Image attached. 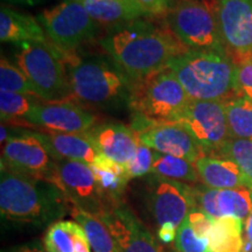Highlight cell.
I'll return each mask as SVG.
<instances>
[{
    "mask_svg": "<svg viewBox=\"0 0 252 252\" xmlns=\"http://www.w3.org/2000/svg\"><path fill=\"white\" fill-rule=\"evenodd\" d=\"M220 156L231 160L239 167L252 189V139H230Z\"/></svg>",
    "mask_w": 252,
    "mask_h": 252,
    "instance_id": "f546056e",
    "label": "cell"
},
{
    "mask_svg": "<svg viewBox=\"0 0 252 252\" xmlns=\"http://www.w3.org/2000/svg\"><path fill=\"white\" fill-rule=\"evenodd\" d=\"M72 97L98 106L130 103L134 82L109 58L63 55Z\"/></svg>",
    "mask_w": 252,
    "mask_h": 252,
    "instance_id": "277c9868",
    "label": "cell"
},
{
    "mask_svg": "<svg viewBox=\"0 0 252 252\" xmlns=\"http://www.w3.org/2000/svg\"><path fill=\"white\" fill-rule=\"evenodd\" d=\"M236 97L252 98V59L236 64Z\"/></svg>",
    "mask_w": 252,
    "mask_h": 252,
    "instance_id": "836d02e7",
    "label": "cell"
},
{
    "mask_svg": "<svg viewBox=\"0 0 252 252\" xmlns=\"http://www.w3.org/2000/svg\"><path fill=\"white\" fill-rule=\"evenodd\" d=\"M138 137L156 152L182 158L193 163L204 156L200 145L178 123L147 125L138 132Z\"/></svg>",
    "mask_w": 252,
    "mask_h": 252,
    "instance_id": "2e32d148",
    "label": "cell"
},
{
    "mask_svg": "<svg viewBox=\"0 0 252 252\" xmlns=\"http://www.w3.org/2000/svg\"><path fill=\"white\" fill-rule=\"evenodd\" d=\"M243 223L235 216L214 219L207 236L212 252H241L244 245Z\"/></svg>",
    "mask_w": 252,
    "mask_h": 252,
    "instance_id": "cb8c5ba5",
    "label": "cell"
},
{
    "mask_svg": "<svg viewBox=\"0 0 252 252\" xmlns=\"http://www.w3.org/2000/svg\"><path fill=\"white\" fill-rule=\"evenodd\" d=\"M166 68L184 87L191 100H223L236 94V65L224 53L187 49Z\"/></svg>",
    "mask_w": 252,
    "mask_h": 252,
    "instance_id": "3957f363",
    "label": "cell"
},
{
    "mask_svg": "<svg viewBox=\"0 0 252 252\" xmlns=\"http://www.w3.org/2000/svg\"><path fill=\"white\" fill-rule=\"evenodd\" d=\"M214 11L228 58L235 65L252 59V0H217Z\"/></svg>",
    "mask_w": 252,
    "mask_h": 252,
    "instance_id": "4fadbf2b",
    "label": "cell"
},
{
    "mask_svg": "<svg viewBox=\"0 0 252 252\" xmlns=\"http://www.w3.org/2000/svg\"><path fill=\"white\" fill-rule=\"evenodd\" d=\"M47 252H91L89 239L76 220H60L48 226L43 236Z\"/></svg>",
    "mask_w": 252,
    "mask_h": 252,
    "instance_id": "7402d4cb",
    "label": "cell"
},
{
    "mask_svg": "<svg viewBox=\"0 0 252 252\" xmlns=\"http://www.w3.org/2000/svg\"><path fill=\"white\" fill-rule=\"evenodd\" d=\"M41 103H43V100L34 94L0 91V113H1L2 124L9 123L15 127L17 126L32 127L30 123L26 122V116Z\"/></svg>",
    "mask_w": 252,
    "mask_h": 252,
    "instance_id": "484cf974",
    "label": "cell"
},
{
    "mask_svg": "<svg viewBox=\"0 0 252 252\" xmlns=\"http://www.w3.org/2000/svg\"><path fill=\"white\" fill-rule=\"evenodd\" d=\"M4 252H47V251L43 250L39 244L28 243V244L18 245V247H13Z\"/></svg>",
    "mask_w": 252,
    "mask_h": 252,
    "instance_id": "74e56055",
    "label": "cell"
},
{
    "mask_svg": "<svg viewBox=\"0 0 252 252\" xmlns=\"http://www.w3.org/2000/svg\"><path fill=\"white\" fill-rule=\"evenodd\" d=\"M178 228L173 223H165L158 228V238L162 244H171L175 242Z\"/></svg>",
    "mask_w": 252,
    "mask_h": 252,
    "instance_id": "8d00e7d4",
    "label": "cell"
},
{
    "mask_svg": "<svg viewBox=\"0 0 252 252\" xmlns=\"http://www.w3.org/2000/svg\"><path fill=\"white\" fill-rule=\"evenodd\" d=\"M96 23L121 26L138 20L146 12L135 0H80Z\"/></svg>",
    "mask_w": 252,
    "mask_h": 252,
    "instance_id": "44dd1931",
    "label": "cell"
},
{
    "mask_svg": "<svg viewBox=\"0 0 252 252\" xmlns=\"http://www.w3.org/2000/svg\"><path fill=\"white\" fill-rule=\"evenodd\" d=\"M200 181L213 189L249 187V182L239 167L225 158L203 156L195 161Z\"/></svg>",
    "mask_w": 252,
    "mask_h": 252,
    "instance_id": "d6986e66",
    "label": "cell"
},
{
    "mask_svg": "<svg viewBox=\"0 0 252 252\" xmlns=\"http://www.w3.org/2000/svg\"><path fill=\"white\" fill-rule=\"evenodd\" d=\"M71 203L52 182L1 168L0 212L15 224L45 226L70 213Z\"/></svg>",
    "mask_w": 252,
    "mask_h": 252,
    "instance_id": "7a4b0ae2",
    "label": "cell"
},
{
    "mask_svg": "<svg viewBox=\"0 0 252 252\" xmlns=\"http://www.w3.org/2000/svg\"><path fill=\"white\" fill-rule=\"evenodd\" d=\"M15 59L34 93L43 102L62 103L72 97L62 54L48 42L18 43Z\"/></svg>",
    "mask_w": 252,
    "mask_h": 252,
    "instance_id": "8992f818",
    "label": "cell"
},
{
    "mask_svg": "<svg viewBox=\"0 0 252 252\" xmlns=\"http://www.w3.org/2000/svg\"><path fill=\"white\" fill-rule=\"evenodd\" d=\"M153 154L154 151L152 149L139 141L137 152L130 161L124 166L126 178L128 179V181L133 180V179L144 178L150 174L151 168H152Z\"/></svg>",
    "mask_w": 252,
    "mask_h": 252,
    "instance_id": "d6a6232c",
    "label": "cell"
},
{
    "mask_svg": "<svg viewBox=\"0 0 252 252\" xmlns=\"http://www.w3.org/2000/svg\"><path fill=\"white\" fill-rule=\"evenodd\" d=\"M100 220L109 228L121 252H165L152 232L124 204L115 208Z\"/></svg>",
    "mask_w": 252,
    "mask_h": 252,
    "instance_id": "9a60e30c",
    "label": "cell"
},
{
    "mask_svg": "<svg viewBox=\"0 0 252 252\" xmlns=\"http://www.w3.org/2000/svg\"><path fill=\"white\" fill-rule=\"evenodd\" d=\"M187 220L191 226V229L194 230L195 234L198 237L207 238L208 234H209V230L212 228L214 219L208 216L207 214H204L202 210L198 209L196 207L188 214Z\"/></svg>",
    "mask_w": 252,
    "mask_h": 252,
    "instance_id": "e575fe53",
    "label": "cell"
},
{
    "mask_svg": "<svg viewBox=\"0 0 252 252\" xmlns=\"http://www.w3.org/2000/svg\"><path fill=\"white\" fill-rule=\"evenodd\" d=\"M244 224V241H252V212Z\"/></svg>",
    "mask_w": 252,
    "mask_h": 252,
    "instance_id": "f35d334b",
    "label": "cell"
},
{
    "mask_svg": "<svg viewBox=\"0 0 252 252\" xmlns=\"http://www.w3.org/2000/svg\"><path fill=\"white\" fill-rule=\"evenodd\" d=\"M1 168L58 186V161L37 132L11 127V137L1 149Z\"/></svg>",
    "mask_w": 252,
    "mask_h": 252,
    "instance_id": "30bf717a",
    "label": "cell"
},
{
    "mask_svg": "<svg viewBox=\"0 0 252 252\" xmlns=\"http://www.w3.org/2000/svg\"><path fill=\"white\" fill-rule=\"evenodd\" d=\"M52 46L63 55H70L96 35L97 23L80 0H62L36 17Z\"/></svg>",
    "mask_w": 252,
    "mask_h": 252,
    "instance_id": "ba28073f",
    "label": "cell"
},
{
    "mask_svg": "<svg viewBox=\"0 0 252 252\" xmlns=\"http://www.w3.org/2000/svg\"><path fill=\"white\" fill-rule=\"evenodd\" d=\"M0 40L18 45L27 41L47 42V36L36 18L2 5L0 8Z\"/></svg>",
    "mask_w": 252,
    "mask_h": 252,
    "instance_id": "ffe728a7",
    "label": "cell"
},
{
    "mask_svg": "<svg viewBox=\"0 0 252 252\" xmlns=\"http://www.w3.org/2000/svg\"><path fill=\"white\" fill-rule=\"evenodd\" d=\"M100 46L133 82L165 68L169 60L188 49L169 34V30L163 31L141 19L113 27Z\"/></svg>",
    "mask_w": 252,
    "mask_h": 252,
    "instance_id": "6da1fadb",
    "label": "cell"
},
{
    "mask_svg": "<svg viewBox=\"0 0 252 252\" xmlns=\"http://www.w3.org/2000/svg\"><path fill=\"white\" fill-rule=\"evenodd\" d=\"M140 182L144 204L151 219L159 228L173 223L176 228L196 208L194 186L161 178L154 174L144 176Z\"/></svg>",
    "mask_w": 252,
    "mask_h": 252,
    "instance_id": "9c48e42d",
    "label": "cell"
},
{
    "mask_svg": "<svg viewBox=\"0 0 252 252\" xmlns=\"http://www.w3.org/2000/svg\"><path fill=\"white\" fill-rule=\"evenodd\" d=\"M0 88L1 91L36 96L24 71L19 68V65H14L9 62V60L4 55H1L0 60Z\"/></svg>",
    "mask_w": 252,
    "mask_h": 252,
    "instance_id": "4dcf8cb0",
    "label": "cell"
},
{
    "mask_svg": "<svg viewBox=\"0 0 252 252\" xmlns=\"http://www.w3.org/2000/svg\"><path fill=\"white\" fill-rule=\"evenodd\" d=\"M174 244L178 252H212L208 239L198 237L187 219L179 225Z\"/></svg>",
    "mask_w": 252,
    "mask_h": 252,
    "instance_id": "1f68e13d",
    "label": "cell"
},
{
    "mask_svg": "<svg viewBox=\"0 0 252 252\" xmlns=\"http://www.w3.org/2000/svg\"><path fill=\"white\" fill-rule=\"evenodd\" d=\"M84 134L96 145L100 153L122 166L133 158L140 141L133 128L119 122L94 125Z\"/></svg>",
    "mask_w": 252,
    "mask_h": 252,
    "instance_id": "e0dca14e",
    "label": "cell"
},
{
    "mask_svg": "<svg viewBox=\"0 0 252 252\" xmlns=\"http://www.w3.org/2000/svg\"><path fill=\"white\" fill-rule=\"evenodd\" d=\"M2 1L12 2V4H28V5H33V4H35L36 1H39V0H2Z\"/></svg>",
    "mask_w": 252,
    "mask_h": 252,
    "instance_id": "ab89813d",
    "label": "cell"
},
{
    "mask_svg": "<svg viewBox=\"0 0 252 252\" xmlns=\"http://www.w3.org/2000/svg\"><path fill=\"white\" fill-rule=\"evenodd\" d=\"M166 26L186 48L225 54L215 11L203 1L178 0L166 13Z\"/></svg>",
    "mask_w": 252,
    "mask_h": 252,
    "instance_id": "52a82bcc",
    "label": "cell"
},
{
    "mask_svg": "<svg viewBox=\"0 0 252 252\" xmlns=\"http://www.w3.org/2000/svg\"><path fill=\"white\" fill-rule=\"evenodd\" d=\"M53 158L59 160H72L94 165L100 156L99 150L84 133H60L37 132Z\"/></svg>",
    "mask_w": 252,
    "mask_h": 252,
    "instance_id": "ac0fdd59",
    "label": "cell"
},
{
    "mask_svg": "<svg viewBox=\"0 0 252 252\" xmlns=\"http://www.w3.org/2000/svg\"><path fill=\"white\" fill-rule=\"evenodd\" d=\"M26 122L46 132L86 133L94 126L96 117L74 103L43 102L28 113Z\"/></svg>",
    "mask_w": 252,
    "mask_h": 252,
    "instance_id": "5bb4252c",
    "label": "cell"
},
{
    "mask_svg": "<svg viewBox=\"0 0 252 252\" xmlns=\"http://www.w3.org/2000/svg\"><path fill=\"white\" fill-rule=\"evenodd\" d=\"M147 14L167 13L174 5V0H135Z\"/></svg>",
    "mask_w": 252,
    "mask_h": 252,
    "instance_id": "d590c367",
    "label": "cell"
},
{
    "mask_svg": "<svg viewBox=\"0 0 252 252\" xmlns=\"http://www.w3.org/2000/svg\"><path fill=\"white\" fill-rule=\"evenodd\" d=\"M190 100L174 75L160 69L134 82L128 103L135 113L131 127L138 133L151 124L178 123Z\"/></svg>",
    "mask_w": 252,
    "mask_h": 252,
    "instance_id": "5b68a950",
    "label": "cell"
},
{
    "mask_svg": "<svg viewBox=\"0 0 252 252\" xmlns=\"http://www.w3.org/2000/svg\"><path fill=\"white\" fill-rule=\"evenodd\" d=\"M58 186L71 206L78 207L99 219L117 208L104 195L93 168L88 163L59 160Z\"/></svg>",
    "mask_w": 252,
    "mask_h": 252,
    "instance_id": "7c38bea8",
    "label": "cell"
},
{
    "mask_svg": "<svg viewBox=\"0 0 252 252\" xmlns=\"http://www.w3.org/2000/svg\"><path fill=\"white\" fill-rule=\"evenodd\" d=\"M241 252H252V241H244L243 249Z\"/></svg>",
    "mask_w": 252,
    "mask_h": 252,
    "instance_id": "60d3db41",
    "label": "cell"
},
{
    "mask_svg": "<svg viewBox=\"0 0 252 252\" xmlns=\"http://www.w3.org/2000/svg\"><path fill=\"white\" fill-rule=\"evenodd\" d=\"M69 214L84 229L94 252H121L116 239L99 217L75 206H71Z\"/></svg>",
    "mask_w": 252,
    "mask_h": 252,
    "instance_id": "d4e9b609",
    "label": "cell"
},
{
    "mask_svg": "<svg viewBox=\"0 0 252 252\" xmlns=\"http://www.w3.org/2000/svg\"><path fill=\"white\" fill-rule=\"evenodd\" d=\"M178 124L200 145L204 156L220 154L230 140L223 100H190Z\"/></svg>",
    "mask_w": 252,
    "mask_h": 252,
    "instance_id": "8fae6325",
    "label": "cell"
},
{
    "mask_svg": "<svg viewBox=\"0 0 252 252\" xmlns=\"http://www.w3.org/2000/svg\"><path fill=\"white\" fill-rule=\"evenodd\" d=\"M216 207L220 219L235 216L245 223L252 212V189L249 187L217 189Z\"/></svg>",
    "mask_w": 252,
    "mask_h": 252,
    "instance_id": "f1b7e54d",
    "label": "cell"
},
{
    "mask_svg": "<svg viewBox=\"0 0 252 252\" xmlns=\"http://www.w3.org/2000/svg\"><path fill=\"white\" fill-rule=\"evenodd\" d=\"M150 174L180 181L188 185H196L200 181L193 162L182 158L167 156L154 151L152 168Z\"/></svg>",
    "mask_w": 252,
    "mask_h": 252,
    "instance_id": "4316f807",
    "label": "cell"
},
{
    "mask_svg": "<svg viewBox=\"0 0 252 252\" xmlns=\"http://www.w3.org/2000/svg\"><path fill=\"white\" fill-rule=\"evenodd\" d=\"M230 139H252V98L239 96L225 102Z\"/></svg>",
    "mask_w": 252,
    "mask_h": 252,
    "instance_id": "83f0119b",
    "label": "cell"
},
{
    "mask_svg": "<svg viewBox=\"0 0 252 252\" xmlns=\"http://www.w3.org/2000/svg\"><path fill=\"white\" fill-rule=\"evenodd\" d=\"M91 168L96 176L100 189L115 207L121 206L128 179L126 178L124 166L119 165L115 160L100 154Z\"/></svg>",
    "mask_w": 252,
    "mask_h": 252,
    "instance_id": "603a6c76",
    "label": "cell"
}]
</instances>
